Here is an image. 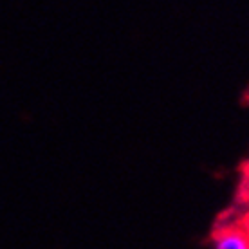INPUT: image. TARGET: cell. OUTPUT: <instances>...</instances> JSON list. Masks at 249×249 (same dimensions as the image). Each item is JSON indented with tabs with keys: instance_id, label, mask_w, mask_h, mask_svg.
Segmentation results:
<instances>
[{
	"instance_id": "6da1fadb",
	"label": "cell",
	"mask_w": 249,
	"mask_h": 249,
	"mask_svg": "<svg viewBox=\"0 0 249 249\" xmlns=\"http://www.w3.org/2000/svg\"><path fill=\"white\" fill-rule=\"evenodd\" d=\"M213 249H249V233L244 228H222L213 237Z\"/></svg>"
}]
</instances>
